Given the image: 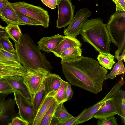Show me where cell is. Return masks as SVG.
Here are the masks:
<instances>
[{
    "label": "cell",
    "mask_w": 125,
    "mask_h": 125,
    "mask_svg": "<svg viewBox=\"0 0 125 125\" xmlns=\"http://www.w3.org/2000/svg\"><path fill=\"white\" fill-rule=\"evenodd\" d=\"M61 63L64 76L71 84L94 94L102 91L108 71L98 61L82 56L79 60L71 62L61 60Z\"/></svg>",
    "instance_id": "6da1fadb"
},
{
    "label": "cell",
    "mask_w": 125,
    "mask_h": 125,
    "mask_svg": "<svg viewBox=\"0 0 125 125\" xmlns=\"http://www.w3.org/2000/svg\"><path fill=\"white\" fill-rule=\"evenodd\" d=\"M14 42L20 62L28 71L32 73L42 68L50 72L52 66L28 34H22L19 41Z\"/></svg>",
    "instance_id": "7a4b0ae2"
},
{
    "label": "cell",
    "mask_w": 125,
    "mask_h": 125,
    "mask_svg": "<svg viewBox=\"0 0 125 125\" xmlns=\"http://www.w3.org/2000/svg\"><path fill=\"white\" fill-rule=\"evenodd\" d=\"M79 34L84 42L89 43L99 52L110 53L111 41L106 24L100 18L87 19Z\"/></svg>",
    "instance_id": "3957f363"
},
{
    "label": "cell",
    "mask_w": 125,
    "mask_h": 125,
    "mask_svg": "<svg viewBox=\"0 0 125 125\" xmlns=\"http://www.w3.org/2000/svg\"><path fill=\"white\" fill-rule=\"evenodd\" d=\"M106 25L111 41L120 49L125 43V12L116 11Z\"/></svg>",
    "instance_id": "277c9868"
},
{
    "label": "cell",
    "mask_w": 125,
    "mask_h": 125,
    "mask_svg": "<svg viewBox=\"0 0 125 125\" xmlns=\"http://www.w3.org/2000/svg\"><path fill=\"white\" fill-rule=\"evenodd\" d=\"M10 4L16 11L38 21L44 28L48 27L50 20L48 12L42 8L24 2H10Z\"/></svg>",
    "instance_id": "5b68a950"
},
{
    "label": "cell",
    "mask_w": 125,
    "mask_h": 125,
    "mask_svg": "<svg viewBox=\"0 0 125 125\" xmlns=\"http://www.w3.org/2000/svg\"><path fill=\"white\" fill-rule=\"evenodd\" d=\"M14 99L19 110V116L29 124H32L36 116L37 111L34 108L32 100L27 99L20 91H13Z\"/></svg>",
    "instance_id": "8992f818"
},
{
    "label": "cell",
    "mask_w": 125,
    "mask_h": 125,
    "mask_svg": "<svg viewBox=\"0 0 125 125\" xmlns=\"http://www.w3.org/2000/svg\"><path fill=\"white\" fill-rule=\"evenodd\" d=\"M125 98L124 93L118 90L96 113L94 117L97 119L106 118L117 114L119 112L122 99Z\"/></svg>",
    "instance_id": "52a82bcc"
},
{
    "label": "cell",
    "mask_w": 125,
    "mask_h": 125,
    "mask_svg": "<svg viewBox=\"0 0 125 125\" xmlns=\"http://www.w3.org/2000/svg\"><path fill=\"white\" fill-rule=\"evenodd\" d=\"M57 5L58 13L56 27L65 28L73 18L75 7L70 0H58Z\"/></svg>",
    "instance_id": "ba28073f"
},
{
    "label": "cell",
    "mask_w": 125,
    "mask_h": 125,
    "mask_svg": "<svg viewBox=\"0 0 125 125\" xmlns=\"http://www.w3.org/2000/svg\"><path fill=\"white\" fill-rule=\"evenodd\" d=\"M124 75L121 77L120 80L113 86L103 99L87 109L86 111L77 121V125L82 124L94 117L96 113L99 109L110 99L117 90L121 89L124 84L125 82L124 80Z\"/></svg>",
    "instance_id": "9c48e42d"
},
{
    "label": "cell",
    "mask_w": 125,
    "mask_h": 125,
    "mask_svg": "<svg viewBox=\"0 0 125 125\" xmlns=\"http://www.w3.org/2000/svg\"><path fill=\"white\" fill-rule=\"evenodd\" d=\"M7 95L0 94V125H8L14 117L19 116L15 109L14 99H6Z\"/></svg>",
    "instance_id": "30bf717a"
},
{
    "label": "cell",
    "mask_w": 125,
    "mask_h": 125,
    "mask_svg": "<svg viewBox=\"0 0 125 125\" xmlns=\"http://www.w3.org/2000/svg\"><path fill=\"white\" fill-rule=\"evenodd\" d=\"M92 14L91 11L87 8H82L77 11L68 26L63 31L65 36L76 38L79 34L80 28L84 22Z\"/></svg>",
    "instance_id": "8fae6325"
},
{
    "label": "cell",
    "mask_w": 125,
    "mask_h": 125,
    "mask_svg": "<svg viewBox=\"0 0 125 125\" xmlns=\"http://www.w3.org/2000/svg\"><path fill=\"white\" fill-rule=\"evenodd\" d=\"M50 72L42 68H39L30 75L24 77L23 82L33 95L40 87L46 75Z\"/></svg>",
    "instance_id": "7c38bea8"
},
{
    "label": "cell",
    "mask_w": 125,
    "mask_h": 125,
    "mask_svg": "<svg viewBox=\"0 0 125 125\" xmlns=\"http://www.w3.org/2000/svg\"><path fill=\"white\" fill-rule=\"evenodd\" d=\"M2 77L5 79L14 90L20 91L28 99L32 100L33 96L23 82L24 77L21 76H7Z\"/></svg>",
    "instance_id": "4fadbf2b"
},
{
    "label": "cell",
    "mask_w": 125,
    "mask_h": 125,
    "mask_svg": "<svg viewBox=\"0 0 125 125\" xmlns=\"http://www.w3.org/2000/svg\"><path fill=\"white\" fill-rule=\"evenodd\" d=\"M82 45V43L76 38L65 36L53 49L52 52L56 56L60 57L61 53L66 50L77 46L81 48Z\"/></svg>",
    "instance_id": "5bb4252c"
},
{
    "label": "cell",
    "mask_w": 125,
    "mask_h": 125,
    "mask_svg": "<svg viewBox=\"0 0 125 125\" xmlns=\"http://www.w3.org/2000/svg\"><path fill=\"white\" fill-rule=\"evenodd\" d=\"M64 36L58 34L50 37H44L37 42L40 49L47 52H52L53 49L63 39Z\"/></svg>",
    "instance_id": "9a60e30c"
},
{
    "label": "cell",
    "mask_w": 125,
    "mask_h": 125,
    "mask_svg": "<svg viewBox=\"0 0 125 125\" xmlns=\"http://www.w3.org/2000/svg\"><path fill=\"white\" fill-rule=\"evenodd\" d=\"M62 80L58 75L51 73H48L42 82L46 95L51 93L53 96L59 88Z\"/></svg>",
    "instance_id": "2e32d148"
},
{
    "label": "cell",
    "mask_w": 125,
    "mask_h": 125,
    "mask_svg": "<svg viewBox=\"0 0 125 125\" xmlns=\"http://www.w3.org/2000/svg\"><path fill=\"white\" fill-rule=\"evenodd\" d=\"M55 100L52 96L48 94L43 97L37 112L32 125H40L45 114Z\"/></svg>",
    "instance_id": "e0dca14e"
},
{
    "label": "cell",
    "mask_w": 125,
    "mask_h": 125,
    "mask_svg": "<svg viewBox=\"0 0 125 125\" xmlns=\"http://www.w3.org/2000/svg\"><path fill=\"white\" fill-rule=\"evenodd\" d=\"M0 18L7 25H21L16 11L11 6L10 2L0 15Z\"/></svg>",
    "instance_id": "ac0fdd59"
},
{
    "label": "cell",
    "mask_w": 125,
    "mask_h": 125,
    "mask_svg": "<svg viewBox=\"0 0 125 125\" xmlns=\"http://www.w3.org/2000/svg\"><path fill=\"white\" fill-rule=\"evenodd\" d=\"M82 53L81 48L77 46L64 51L61 53L60 57L61 61L71 62L80 60L82 56Z\"/></svg>",
    "instance_id": "d6986e66"
},
{
    "label": "cell",
    "mask_w": 125,
    "mask_h": 125,
    "mask_svg": "<svg viewBox=\"0 0 125 125\" xmlns=\"http://www.w3.org/2000/svg\"><path fill=\"white\" fill-rule=\"evenodd\" d=\"M23 66L21 67L0 68V76H21L25 77L31 73Z\"/></svg>",
    "instance_id": "ffe728a7"
},
{
    "label": "cell",
    "mask_w": 125,
    "mask_h": 125,
    "mask_svg": "<svg viewBox=\"0 0 125 125\" xmlns=\"http://www.w3.org/2000/svg\"><path fill=\"white\" fill-rule=\"evenodd\" d=\"M53 116L59 121L60 124L59 125H62L75 117L72 116L67 111L64 107L63 103L58 105Z\"/></svg>",
    "instance_id": "44dd1931"
},
{
    "label": "cell",
    "mask_w": 125,
    "mask_h": 125,
    "mask_svg": "<svg viewBox=\"0 0 125 125\" xmlns=\"http://www.w3.org/2000/svg\"><path fill=\"white\" fill-rule=\"evenodd\" d=\"M114 56L109 53L99 52L97 59L99 63L102 67L107 69L111 70L115 63Z\"/></svg>",
    "instance_id": "7402d4cb"
},
{
    "label": "cell",
    "mask_w": 125,
    "mask_h": 125,
    "mask_svg": "<svg viewBox=\"0 0 125 125\" xmlns=\"http://www.w3.org/2000/svg\"><path fill=\"white\" fill-rule=\"evenodd\" d=\"M19 25L17 24L7 25L5 27L7 32L14 42H18L22 34Z\"/></svg>",
    "instance_id": "603a6c76"
},
{
    "label": "cell",
    "mask_w": 125,
    "mask_h": 125,
    "mask_svg": "<svg viewBox=\"0 0 125 125\" xmlns=\"http://www.w3.org/2000/svg\"><path fill=\"white\" fill-rule=\"evenodd\" d=\"M66 82L62 80L59 88L53 96L58 105L67 101L66 93Z\"/></svg>",
    "instance_id": "cb8c5ba5"
},
{
    "label": "cell",
    "mask_w": 125,
    "mask_h": 125,
    "mask_svg": "<svg viewBox=\"0 0 125 125\" xmlns=\"http://www.w3.org/2000/svg\"><path fill=\"white\" fill-rule=\"evenodd\" d=\"M46 95L42 82L36 93L33 95L32 103L35 109L37 111L44 96Z\"/></svg>",
    "instance_id": "d4e9b609"
},
{
    "label": "cell",
    "mask_w": 125,
    "mask_h": 125,
    "mask_svg": "<svg viewBox=\"0 0 125 125\" xmlns=\"http://www.w3.org/2000/svg\"><path fill=\"white\" fill-rule=\"evenodd\" d=\"M125 71L123 60H119L115 64L111 72L106 75L105 80L108 79L113 80L117 75L121 74H124Z\"/></svg>",
    "instance_id": "484cf974"
},
{
    "label": "cell",
    "mask_w": 125,
    "mask_h": 125,
    "mask_svg": "<svg viewBox=\"0 0 125 125\" xmlns=\"http://www.w3.org/2000/svg\"><path fill=\"white\" fill-rule=\"evenodd\" d=\"M58 106L57 102L55 101L45 114L42 120L40 125H50Z\"/></svg>",
    "instance_id": "4316f807"
},
{
    "label": "cell",
    "mask_w": 125,
    "mask_h": 125,
    "mask_svg": "<svg viewBox=\"0 0 125 125\" xmlns=\"http://www.w3.org/2000/svg\"><path fill=\"white\" fill-rule=\"evenodd\" d=\"M16 13L21 25L42 26L40 22L18 11H16Z\"/></svg>",
    "instance_id": "83f0119b"
},
{
    "label": "cell",
    "mask_w": 125,
    "mask_h": 125,
    "mask_svg": "<svg viewBox=\"0 0 125 125\" xmlns=\"http://www.w3.org/2000/svg\"><path fill=\"white\" fill-rule=\"evenodd\" d=\"M13 90L7 81L4 78H0V94L7 95L13 93Z\"/></svg>",
    "instance_id": "f1b7e54d"
},
{
    "label": "cell",
    "mask_w": 125,
    "mask_h": 125,
    "mask_svg": "<svg viewBox=\"0 0 125 125\" xmlns=\"http://www.w3.org/2000/svg\"><path fill=\"white\" fill-rule=\"evenodd\" d=\"M0 55L4 58L8 60L20 63L16 54L11 53L5 50L0 44Z\"/></svg>",
    "instance_id": "f546056e"
},
{
    "label": "cell",
    "mask_w": 125,
    "mask_h": 125,
    "mask_svg": "<svg viewBox=\"0 0 125 125\" xmlns=\"http://www.w3.org/2000/svg\"><path fill=\"white\" fill-rule=\"evenodd\" d=\"M8 37H4L0 39V44L7 51L12 53H16L13 44Z\"/></svg>",
    "instance_id": "4dcf8cb0"
},
{
    "label": "cell",
    "mask_w": 125,
    "mask_h": 125,
    "mask_svg": "<svg viewBox=\"0 0 125 125\" xmlns=\"http://www.w3.org/2000/svg\"><path fill=\"white\" fill-rule=\"evenodd\" d=\"M98 125H117V118L114 116L98 119L97 122Z\"/></svg>",
    "instance_id": "1f68e13d"
},
{
    "label": "cell",
    "mask_w": 125,
    "mask_h": 125,
    "mask_svg": "<svg viewBox=\"0 0 125 125\" xmlns=\"http://www.w3.org/2000/svg\"><path fill=\"white\" fill-rule=\"evenodd\" d=\"M20 63L9 61L4 58L0 55V68L18 66Z\"/></svg>",
    "instance_id": "d6a6232c"
},
{
    "label": "cell",
    "mask_w": 125,
    "mask_h": 125,
    "mask_svg": "<svg viewBox=\"0 0 125 125\" xmlns=\"http://www.w3.org/2000/svg\"><path fill=\"white\" fill-rule=\"evenodd\" d=\"M114 56L118 61L123 60L125 62V43L122 45L120 49L116 50Z\"/></svg>",
    "instance_id": "836d02e7"
},
{
    "label": "cell",
    "mask_w": 125,
    "mask_h": 125,
    "mask_svg": "<svg viewBox=\"0 0 125 125\" xmlns=\"http://www.w3.org/2000/svg\"><path fill=\"white\" fill-rule=\"evenodd\" d=\"M28 123L18 116L14 117L7 125H28Z\"/></svg>",
    "instance_id": "e575fe53"
},
{
    "label": "cell",
    "mask_w": 125,
    "mask_h": 125,
    "mask_svg": "<svg viewBox=\"0 0 125 125\" xmlns=\"http://www.w3.org/2000/svg\"><path fill=\"white\" fill-rule=\"evenodd\" d=\"M112 0L116 5V11L125 12V0Z\"/></svg>",
    "instance_id": "d590c367"
},
{
    "label": "cell",
    "mask_w": 125,
    "mask_h": 125,
    "mask_svg": "<svg viewBox=\"0 0 125 125\" xmlns=\"http://www.w3.org/2000/svg\"><path fill=\"white\" fill-rule=\"evenodd\" d=\"M42 3L49 8L54 9L57 5L58 0H41Z\"/></svg>",
    "instance_id": "8d00e7d4"
},
{
    "label": "cell",
    "mask_w": 125,
    "mask_h": 125,
    "mask_svg": "<svg viewBox=\"0 0 125 125\" xmlns=\"http://www.w3.org/2000/svg\"><path fill=\"white\" fill-rule=\"evenodd\" d=\"M87 109L85 108L83 111L80 113L77 117H75L72 119L62 125H77V122L81 116L86 110Z\"/></svg>",
    "instance_id": "74e56055"
},
{
    "label": "cell",
    "mask_w": 125,
    "mask_h": 125,
    "mask_svg": "<svg viewBox=\"0 0 125 125\" xmlns=\"http://www.w3.org/2000/svg\"><path fill=\"white\" fill-rule=\"evenodd\" d=\"M71 85L69 82H66V93L67 101L70 100L72 98L73 94V92L72 89Z\"/></svg>",
    "instance_id": "f35d334b"
},
{
    "label": "cell",
    "mask_w": 125,
    "mask_h": 125,
    "mask_svg": "<svg viewBox=\"0 0 125 125\" xmlns=\"http://www.w3.org/2000/svg\"><path fill=\"white\" fill-rule=\"evenodd\" d=\"M9 2L8 0H0V15Z\"/></svg>",
    "instance_id": "ab89813d"
},
{
    "label": "cell",
    "mask_w": 125,
    "mask_h": 125,
    "mask_svg": "<svg viewBox=\"0 0 125 125\" xmlns=\"http://www.w3.org/2000/svg\"><path fill=\"white\" fill-rule=\"evenodd\" d=\"M4 37L10 38L7 32L5 27H3L0 24V39Z\"/></svg>",
    "instance_id": "60d3db41"
},
{
    "label": "cell",
    "mask_w": 125,
    "mask_h": 125,
    "mask_svg": "<svg viewBox=\"0 0 125 125\" xmlns=\"http://www.w3.org/2000/svg\"><path fill=\"white\" fill-rule=\"evenodd\" d=\"M60 122L59 120L54 116L52 117L50 125H59Z\"/></svg>",
    "instance_id": "b9f144b4"
},
{
    "label": "cell",
    "mask_w": 125,
    "mask_h": 125,
    "mask_svg": "<svg viewBox=\"0 0 125 125\" xmlns=\"http://www.w3.org/2000/svg\"><path fill=\"white\" fill-rule=\"evenodd\" d=\"M1 78V77L0 76V78Z\"/></svg>",
    "instance_id": "7bdbcfd3"
},
{
    "label": "cell",
    "mask_w": 125,
    "mask_h": 125,
    "mask_svg": "<svg viewBox=\"0 0 125 125\" xmlns=\"http://www.w3.org/2000/svg\"></svg>",
    "instance_id": "ee69618b"
},
{
    "label": "cell",
    "mask_w": 125,
    "mask_h": 125,
    "mask_svg": "<svg viewBox=\"0 0 125 125\" xmlns=\"http://www.w3.org/2000/svg\"></svg>",
    "instance_id": "f6af8a7d"
}]
</instances>
